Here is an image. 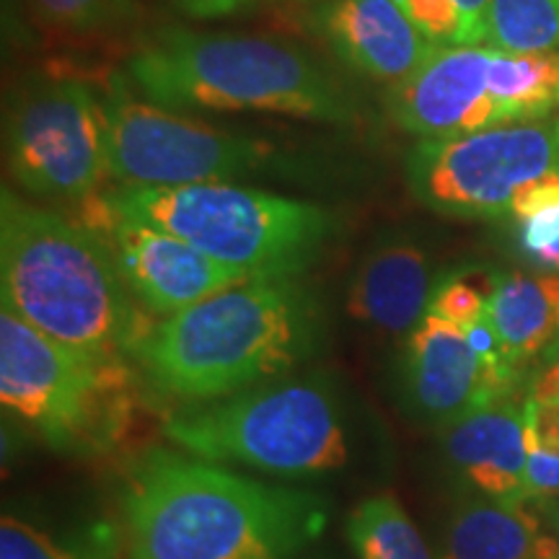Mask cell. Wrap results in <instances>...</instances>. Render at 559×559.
<instances>
[{
  "mask_svg": "<svg viewBox=\"0 0 559 559\" xmlns=\"http://www.w3.org/2000/svg\"><path fill=\"white\" fill-rule=\"evenodd\" d=\"M526 443L559 456V402L526 400Z\"/></svg>",
  "mask_w": 559,
  "mask_h": 559,
  "instance_id": "cell-26",
  "label": "cell"
},
{
  "mask_svg": "<svg viewBox=\"0 0 559 559\" xmlns=\"http://www.w3.org/2000/svg\"><path fill=\"white\" fill-rule=\"evenodd\" d=\"M3 309L75 353L132 360L148 334L109 249L86 223L0 194Z\"/></svg>",
  "mask_w": 559,
  "mask_h": 559,
  "instance_id": "cell-3",
  "label": "cell"
},
{
  "mask_svg": "<svg viewBox=\"0 0 559 559\" xmlns=\"http://www.w3.org/2000/svg\"><path fill=\"white\" fill-rule=\"evenodd\" d=\"M489 88L500 124L534 122L559 107V52H506L492 47Z\"/></svg>",
  "mask_w": 559,
  "mask_h": 559,
  "instance_id": "cell-19",
  "label": "cell"
},
{
  "mask_svg": "<svg viewBox=\"0 0 559 559\" xmlns=\"http://www.w3.org/2000/svg\"><path fill=\"white\" fill-rule=\"evenodd\" d=\"M122 523L130 559H290L324 534L330 502L151 449L124 474Z\"/></svg>",
  "mask_w": 559,
  "mask_h": 559,
  "instance_id": "cell-1",
  "label": "cell"
},
{
  "mask_svg": "<svg viewBox=\"0 0 559 559\" xmlns=\"http://www.w3.org/2000/svg\"><path fill=\"white\" fill-rule=\"evenodd\" d=\"M3 148L21 190L41 200L86 202L109 179L102 96L75 73L26 75L5 102Z\"/></svg>",
  "mask_w": 559,
  "mask_h": 559,
  "instance_id": "cell-8",
  "label": "cell"
},
{
  "mask_svg": "<svg viewBox=\"0 0 559 559\" xmlns=\"http://www.w3.org/2000/svg\"><path fill=\"white\" fill-rule=\"evenodd\" d=\"M487 319L515 368L551 349L559 355V277L502 272L487 300Z\"/></svg>",
  "mask_w": 559,
  "mask_h": 559,
  "instance_id": "cell-18",
  "label": "cell"
},
{
  "mask_svg": "<svg viewBox=\"0 0 559 559\" xmlns=\"http://www.w3.org/2000/svg\"><path fill=\"white\" fill-rule=\"evenodd\" d=\"M81 223L99 236L132 296L156 317L169 319L251 280L169 230L117 213L104 194L83 202Z\"/></svg>",
  "mask_w": 559,
  "mask_h": 559,
  "instance_id": "cell-11",
  "label": "cell"
},
{
  "mask_svg": "<svg viewBox=\"0 0 559 559\" xmlns=\"http://www.w3.org/2000/svg\"><path fill=\"white\" fill-rule=\"evenodd\" d=\"M515 370L506 358H481L469 334L428 311L404 340L396 394L404 415L440 430L474 409L508 400Z\"/></svg>",
  "mask_w": 559,
  "mask_h": 559,
  "instance_id": "cell-12",
  "label": "cell"
},
{
  "mask_svg": "<svg viewBox=\"0 0 559 559\" xmlns=\"http://www.w3.org/2000/svg\"><path fill=\"white\" fill-rule=\"evenodd\" d=\"M324 340V309L298 277L230 285L153 324L132 355L158 400L194 407L290 376Z\"/></svg>",
  "mask_w": 559,
  "mask_h": 559,
  "instance_id": "cell-2",
  "label": "cell"
},
{
  "mask_svg": "<svg viewBox=\"0 0 559 559\" xmlns=\"http://www.w3.org/2000/svg\"><path fill=\"white\" fill-rule=\"evenodd\" d=\"M449 469L485 498L528 502L526 404L500 400L440 428Z\"/></svg>",
  "mask_w": 559,
  "mask_h": 559,
  "instance_id": "cell-16",
  "label": "cell"
},
{
  "mask_svg": "<svg viewBox=\"0 0 559 559\" xmlns=\"http://www.w3.org/2000/svg\"><path fill=\"white\" fill-rule=\"evenodd\" d=\"M0 400L52 451L96 459L128 436L135 415V368L130 360L75 353L3 309Z\"/></svg>",
  "mask_w": 559,
  "mask_h": 559,
  "instance_id": "cell-7",
  "label": "cell"
},
{
  "mask_svg": "<svg viewBox=\"0 0 559 559\" xmlns=\"http://www.w3.org/2000/svg\"><path fill=\"white\" fill-rule=\"evenodd\" d=\"M412 24L436 47H472L487 41L492 0H396Z\"/></svg>",
  "mask_w": 559,
  "mask_h": 559,
  "instance_id": "cell-24",
  "label": "cell"
},
{
  "mask_svg": "<svg viewBox=\"0 0 559 559\" xmlns=\"http://www.w3.org/2000/svg\"><path fill=\"white\" fill-rule=\"evenodd\" d=\"M487 41L506 52H559V0H492Z\"/></svg>",
  "mask_w": 559,
  "mask_h": 559,
  "instance_id": "cell-22",
  "label": "cell"
},
{
  "mask_svg": "<svg viewBox=\"0 0 559 559\" xmlns=\"http://www.w3.org/2000/svg\"><path fill=\"white\" fill-rule=\"evenodd\" d=\"M145 99L171 111H264L330 124L358 120L355 104L311 55L285 41L166 26L124 68Z\"/></svg>",
  "mask_w": 559,
  "mask_h": 559,
  "instance_id": "cell-4",
  "label": "cell"
},
{
  "mask_svg": "<svg viewBox=\"0 0 559 559\" xmlns=\"http://www.w3.org/2000/svg\"><path fill=\"white\" fill-rule=\"evenodd\" d=\"M164 436L213 464L288 479L340 472L353 456L345 400L324 373L283 376L226 400L179 407Z\"/></svg>",
  "mask_w": 559,
  "mask_h": 559,
  "instance_id": "cell-5",
  "label": "cell"
},
{
  "mask_svg": "<svg viewBox=\"0 0 559 559\" xmlns=\"http://www.w3.org/2000/svg\"><path fill=\"white\" fill-rule=\"evenodd\" d=\"M436 280L425 247L391 230L360 257L347 288V313L379 337L407 340L430 311Z\"/></svg>",
  "mask_w": 559,
  "mask_h": 559,
  "instance_id": "cell-14",
  "label": "cell"
},
{
  "mask_svg": "<svg viewBox=\"0 0 559 559\" xmlns=\"http://www.w3.org/2000/svg\"><path fill=\"white\" fill-rule=\"evenodd\" d=\"M347 539L358 559H436L394 495H376L355 506Z\"/></svg>",
  "mask_w": 559,
  "mask_h": 559,
  "instance_id": "cell-20",
  "label": "cell"
},
{
  "mask_svg": "<svg viewBox=\"0 0 559 559\" xmlns=\"http://www.w3.org/2000/svg\"><path fill=\"white\" fill-rule=\"evenodd\" d=\"M109 179L120 187H190L270 169L280 158L267 140L185 120L140 99L128 73H111L102 91Z\"/></svg>",
  "mask_w": 559,
  "mask_h": 559,
  "instance_id": "cell-9",
  "label": "cell"
},
{
  "mask_svg": "<svg viewBox=\"0 0 559 559\" xmlns=\"http://www.w3.org/2000/svg\"><path fill=\"white\" fill-rule=\"evenodd\" d=\"M117 213L164 228L251 280L298 277L340 230L337 215L306 200L213 181L190 187H117Z\"/></svg>",
  "mask_w": 559,
  "mask_h": 559,
  "instance_id": "cell-6",
  "label": "cell"
},
{
  "mask_svg": "<svg viewBox=\"0 0 559 559\" xmlns=\"http://www.w3.org/2000/svg\"><path fill=\"white\" fill-rule=\"evenodd\" d=\"M174 3L194 19H218L249 9L254 0H174Z\"/></svg>",
  "mask_w": 559,
  "mask_h": 559,
  "instance_id": "cell-28",
  "label": "cell"
},
{
  "mask_svg": "<svg viewBox=\"0 0 559 559\" xmlns=\"http://www.w3.org/2000/svg\"><path fill=\"white\" fill-rule=\"evenodd\" d=\"M436 559H559V542L528 502L477 495L453 508Z\"/></svg>",
  "mask_w": 559,
  "mask_h": 559,
  "instance_id": "cell-17",
  "label": "cell"
},
{
  "mask_svg": "<svg viewBox=\"0 0 559 559\" xmlns=\"http://www.w3.org/2000/svg\"><path fill=\"white\" fill-rule=\"evenodd\" d=\"M26 5L39 24L73 37L120 34L143 19L138 0H26Z\"/></svg>",
  "mask_w": 559,
  "mask_h": 559,
  "instance_id": "cell-23",
  "label": "cell"
},
{
  "mask_svg": "<svg viewBox=\"0 0 559 559\" xmlns=\"http://www.w3.org/2000/svg\"><path fill=\"white\" fill-rule=\"evenodd\" d=\"M495 280H498V272L477 267L445 272L436 280L430 313L451 321L461 330H469L487 317V300L492 296Z\"/></svg>",
  "mask_w": 559,
  "mask_h": 559,
  "instance_id": "cell-25",
  "label": "cell"
},
{
  "mask_svg": "<svg viewBox=\"0 0 559 559\" xmlns=\"http://www.w3.org/2000/svg\"><path fill=\"white\" fill-rule=\"evenodd\" d=\"M526 487L528 500L559 498V456H551V453H544L539 449H528Z\"/></svg>",
  "mask_w": 559,
  "mask_h": 559,
  "instance_id": "cell-27",
  "label": "cell"
},
{
  "mask_svg": "<svg viewBox=\"0 0 559 559\" xmlns=\"http://www.w3.org/2000/svg\"><path fill=\"white\" fill-rule=\"evenodd\" d=\"M528 502H534L536 513L542 515V521L547 523V528L557 536V542H559V498H539V500H528Z\"/></svg>",
  "mask_w": 559,
  "mask_h": 559,
  "instance_id": "cell-30",
  "label": "cell"
},
{
  "mask_svg": "<svg viewBox=\"0 0 559 559\" xmlns=\"http://www.w3.org/2000/svg\"><path fill=\"white\" fill-rule=\"evenodd\" d=\"M528 400L534 402H559V355L549 358L539 373L531 381Z\"/></svg>",
  "mask_w": 559,
  "mask_h": 559,
  "instance_id": "cell-29",
  "label": "cell"
},
{
  "mask_svg": "<svg viewBox=\"0 0 559 559\" xmlns=\"http://www.w3.org/2000/svg\"><path fill=\"white\" fill-rule=\"evenodd\" d=\"M313 21L349 70L379 83L396 86L438 50L396 0H330Z\"/></svg>",
  "mask_w": 559,
  "mask_h": 559,
  "instance_id": "cell-15",
  "label": "cell"
},
{
  "mask_svg": "<svg viewBox=\"0 0 559 559\" xmlns=\"http://www.w3.org/2000/svg\"><path fill=\"white\" fill-rule=\"evenodd\" d=\"M0 559H117V534L109 526L52 534L5 513L0 521Z\"/></svg>",
  "mask_w": 559,
  "mask_h": 559,
  "instance_id": "cell-21",
  "label": "cell"
},
{
  "mask_svg": "<svg viewBox=\"0 0 559 559\" xmlns=\"http://www.w3.org/2000/svg\"><path fill=\"white\" fill-rule=\"evenodd\" d=\"M489 62L492 47H438L409 79L389 91V117L396 128L419 140L498 128Z\"/></svg>",
  "mask_w": 559,
  "mask_h": 559,
  "instance_id": "cell-13",
  "label": "cell"
},
{
  "mask_svg": "<svg viewBox=\"0 0 559 559\" xmlns=\"http://www.w3.org/2000/svg\"><path fill=\"white\" fill-rule=\"evenodd\" d=\"M559 174V120L419 140L404 177L419 205L449 218H502L523 187Z\"/></svg>",
  "mask_w": 559,
  "mask_h": 559,
  "instance_id": "cell-10",
  "label": "cell"
},
{
  "mask_svg": "<svg viewBox=\"0 0 559 559\" xmlns=\"http://www.w3.org/2000/svg\"><path fill=\"white\" fill-rule=\"evenodd\" d=\"M534 264H539V267H544V270L559 272V243H555V247L544 251V254Z\"/></svg>",
  "mask_w": 559,
  "mask_h": 559,
  "instance_id": "cell-31",
  "label": "cell"
}]
</instances>
